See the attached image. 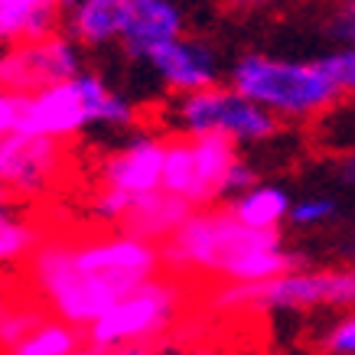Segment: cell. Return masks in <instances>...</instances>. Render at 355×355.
Listing matches in <instances>:
<instances>
[{"mask_svg":"<svg viewBox=\"0 0 355 355\" xmlns=\"http://www.w3.org/2000/svg\"><path fill=\"white\" fill-rule=\"evenodd\" d=\"M0 196H7V193H3V189H0Z\"/></svg>","mask_w":355,"mask_h":355,"instance_id":"obj_37","label":"cell"},{"mask_svg":"<svg viewBox=\"0 0 355 355\" xmlns=\"http://www.w3.org/2000/svg\"><path fill=\"white\" fill-rule=\"evenodd\" d=\"M180 355H196V352H180Z\"/></svg>","mask_w":355,"mask_h":355,"instance_id":"obj_36","label":"cell"},{"mask_svg":"<svg viewBox=\"0 0 355 355\" xmlns=\"http://www.w3.org/2000/svg\"><path fill=\"white\" fill-rule=\"evenodd\" d=\"M76 3H78V0H59V7H62V10H72Z\"/></svg>","mask_w":355,"mask_h":355,"instance_id":"obj_35","label":"cell"},{"mask_svg":"<svg viewBox=\"0 0 355 355\" xmlns=\"http://www.w3.org/2000/svg\"><path fill=\"white\" fill-rule=\"evenodd\" d=\"M163 274L218 277L232 284H258L306 268V254L284 248L280 228L241 225L228 209H196L183 228L160 245Z\"/></svg>","mask_w":355,"mask_h":355,"instance_id":"obj_1","label":"cell"},{"mask_svg":"<svg viewBox=\"0 0 355 355\" xmlns=\"http://www.w3.org/2000/svg\"><path fill=\"white\" fill-rule=\"evenodd\" d=\"M46 316L33 306H23V303H7L0 297V349L10 352L13 345L26 339V336L43 323Z\"/></svg>","mask_w":355,"mask_h":355,"instance_id":"obj_23","label":"cell"},{"mask_svg":"<svg viewBox=\"0 0 355 355\" xmlns=\"http://www.w3.org/2000/svg\"><path fill=\"white\" fill-rule=\"evenodd\" d=\"M147 65L160 76V82L180 95H189V92H202V88L218 85V62L212 49L205 43H196V40H173V43H163L160 49H153L147 55Z\"/></svg>","mask_w":355,"mask_h":355,"instance_id":"obj_13","label":"cell"},{"mask_svg":"<svg viewBox=\"0 0 355 355\" xmlns=\"http://www.w3.org/2000/svg\"><path fill=\"white\" fill-rule=\"evenodd\" d=\"M23 105H26V95L0 88V137H7V134H13V130L20 128Z\"/></svg>","mask_w":355,"mask_h":355,"instance_id":"obj_28","label":"cell"},{"mask_svg":"<svg viewBox=\"0 0 355 355\" xmlns=\"http://www.w3.org/2000/svg\"><path fill=\"white\" fill-rule=\"evenodd\" d=\"M291 196L284 193L280 186H251L248 193L232 196L228 199V212L248 228H261V232H270V228H280L284 218L291 216Z\"/></svg>","mask_w":355,"mask_h":355,"instance_id":"obj_18","label":"cell"},{"mask_svg":"<svg viewBox=\"0 0 355 355\" xmlns=\"http://www.w3.org/2000/svg\"><path fill=\"white\" fill-rule=\"evenodd\" d=\"M176 128L186 137L199 134H225L235 144H261L280 130V118L261 108L245 95H238L232 85H212L202 92L176 98L173 108Z\"/></svg>","mask_w":355,"mask_h":355,"instance_id":"obj_6","label":"cell"},{"mask_svg":"<svg viewBox=\"0 0 355 355\" xmlns=\"http://www.w3.org/2000/svg\"><path fill=\"white\" fill-rule=\"evenodd\" d=\"M235 140L225 134H199L193 137V163H196V209H209L225 199V180L228 170L235 166Z\"/></svg>","mask_w":355,"mask_h":355,"instance_id":"obj_15","label":"cell"},{"mask_svg":"<svg viewBox=\"0 0 355 355\" xmlns=\"http://www.w3.org/2000/svg\"><path fill=\"white\" fill-rule=\"evenodd\" d=\"M82 345H85V333L78 326L53 316V320H43L7 355H76Z\"/></svg>","mask_w":355,"mask_h":355,"instance_id":"obj_20","label":"cell"},{"mask_svg":"<svg viewBox=\"0 0 355 355\" xmlns=\"http://www.w3.org/2000/svg\"><path fill=\"white\" fill-rule=\"evenodd\" d=\"M130 202H134V196L121 193V189H111V186H101V189L92 196V212L118 228V222L124 218V212L130 209Z\"/></svg>","mask_w":355,"mask_h":355,"instance_id":"obj_27","label":"cell"},{"mask_svg":"<svg viewBox=\"0 0 355 355\" xmlns=\"http://www.w3.org/2000/svg\"><path fill=\"white\" fill-rule=\"evenodd\" d=\"M76 355H101V352H95V349H92V345H82V349H78Z\"/></svg>","mask_w":355,"mask_h":355,"instance_id":"obj_34","label":"cell"},{"mask_svg":"<svg viewBox=\"0 0 355 355\" xmlns=\"http://www.w3.org/2000/svg\"><path fill=\"white\" fill-rule=\"evenodd\" d=\"M329 33L339 43L355 46V0H339L333 20H329Z\"/></svg>","mask_w":355,"mask_h":355,"instance_id":"obj_29","label":"cell"},{"mask_svg":"<svg viewBox=\"0 0 355 355\" xmlns=\"http://www.w3.org/2000/svg\"><path fill=\"white\" fill-rule=\"evenodd\" d=\"M345 254H349V258L355 254V225L345 232Z\"/></svg>","mask_w":355,"mask_h":355,"instance_id":"obj_33","label":"cell"},{"mask_svg":"<svg viewBox=\"0 0 355 355\" xmlns=\"http://www.w3.org/2000/svg\"><path fill=\"white\" fill-rule=\"evenodd\" d=\"M78 72H82V49L69 33L55 30L43 40L0 49V88L17 95H33L46 85L69 82Z\"/></svg>","mask_w":355,"mask_h":355,"instance_id":"obj_8","label":"cell"},{"mask_svg":"<svg viewBox=\"0 0 355 355\" xmlns=\"http://www.w3.org/2000/svg\"><path fill=\"white\" fill-rule=\"evenodd\" d=\"M228 78L238 95L291 121L323 114L343 98V92L329 82L320 62L274 59L264 53H245L232 65Z\"/></svg>","mask_w":355,"mask_h":355,"instance_id":"obj_2","label":"cell"},{"mask_svg":"<svg viewBox=\"0 0 355 355\" xmlns=\"http://www.w3.org/2000/svg\"><path fill=\"white\" fill-rule=\"evenodd\" d=\"M336 216V202L329 196H310V199H300V202L291 205V225L297 228H313V225H323Z\"/></svg>","mask_w":355,"mask_h":355,"instance_id":"obj_25","label":"cell"},{"mask_svg":"<svg viewBox=\"0 0 355 355\" xmlns=\"http://www.w3.org/2000/svg\"><path fill=\"white\" fill-rule=\"evenodd\" d=\"M251 186H258V173H254V166H248V163L241 160V157H238L235 166L228 170V180H225V199L248 193Z\"/></svg>","mask_w":355,"mask_h":355,"instance_id":"obj_30","label":"cell"},{"mask_svg":"<svg viewBox=\"0 0 355 355\" xmlns=\"http://www.w3.org/2000/svg\"><path fill=\"white\" fill-rule=\"evenodd\" d=\"M196 209L186 199L166 193V189H157V193L137 196L130 202V209L118 222V232L144 238V241H153V245H163V241H170L183 228V222Z\"/></svg>","mask_w":355,"mask_h":355,"instance_id":"obj_14","label":"cell"},{"mask_svg":"<svg viewBox=\"0 0 355 355\" xmlns=\"http://www.w3.org/2000/svg\"><path fill=\"white\" fill-rule=\"evenodd\" d=\"M72 261L78 264V270L114 287L121 297H128L137 287H144L147 280L163 274L160 245L124 235V232L72 241Z\"/></svg>","mask_w":355,"mask_h":355,"instance_id":"obj_7","label":"cell"},{"mask_svg":"<svg viewBox=\"0 0 355 355\" xmlns=\"http://www.w3.org/2000/svg\"><path fill=\"white\" fill-rule=\"evenodd\" d=\"M339 180H343V183H352V186H355V153H349V157L339 163Z\"/></svg>","mask_w":355,"mask_h":355,"instance_id":"obj_32","label":"cell"},{"mask_svg":"<svg viewBox=\"0 0 355 355\" xmlns=\"http://www.w3.org/2000/svg\"><path fill=\"white\" fill-rule=\"evenodd\" d=\"M183 277L160 274L147 280L134 293L121 297L105 316L85 329V345L95 352H108L124 343H157L176 326L183 313Z\"/></svg>","mask_w":355,"mask_h":355,"instance_id":"obj_5","label":"cell"},{"mask_svg":"<svg viewBox=\"0 0 355 355\" xmlns=\"http://www.w3.org/2000/svg\"><path fill=\"white\" fill-rule=\"evenodd\" d=\"M59 0H0V46H20L53 36Z\"/></svg>","mask_w":355,"mask_h":355,"instance_id":"obj_16","label":"cell"},{"mask_svg":"<svg viewBox=\"0 0 355 355\" xmlns=\"http://www.w3.org/2000/svg\"><path fill=\"white\" fill-rule=\"evenodd\" d=\"M316 62H320V69L329 76V82H333L343 95L345 92L355 95V46H349L343 53H329V55H323V59H316Z\"/></svg>","mask_w":355,"mask_h":355,"instance_id":"obj_26","label":"cell"},{"mask_svg":"<svg viewBox=\"0 0 355 355\" xmlns=\"http://www.w3.org/2000/svg\"><path fill=\"white\" fill-rule=\"evenodd\" d=\"M180 36H183V13L173 0H128L118 43L130 59L147 62L153 49Z\"/></svg>","mask_w":355,"mask_h":355,"instance_id":"obj_12","label":"cell"},{"mask_svg":"<svg viewBox=\"0 0 355 355\" xmlns=\"http://www.w3.org/2000/svg\"><path fill=\"white\" fill-rule=\"evenodd\" d=\"M212 310H310V306H349L355 310V268H303L258 284H218Z\"/></svg>","mask_w":355,"mask_h":355,"instance_id":"obj_3","label":"cell"},{"mask_svg":"<svg viewBox=\"0 0 355 355\" xmlns=\"http://www.w3.org/2000/svg\"><path fill=\"white\" fill-rule=\"evenodd\" d=\"M160 189L180 196V199H186V202L193 205V193H196L193 137H186V134L166 137V160H163V183H160Z\"/></svg>","mask_w":355,"mask_h":355,"instance_id":"obj_21","label":"cell"},{"mask_svg":"<svg viewBox=\"0 0 355 355\" xmlns=\"http://www.w3.org/2000/svg\"><path fill=\"white\" fill-rule=\"evenodd\" d=\"M163 160H166V137L137 134V137H130L121 150H114L108 160L101 163L98 180H101V186L121 189V193L137 199V196L160 189Z\"/></svg>","mask_w":355,"mask_h":355,"instance_id":"obj_11","label":"cell"},{"mask_svg":"<svg viewBox=\"0 0 355 355\" xmlns=\"http://www.w3.org/2000/svg\"><path fill=\"white\" fill-rule=\"evenodd\" d=\"M88 111L82 105V95L76 88V78L69 82H55V85H46L40 92L26 95V105H23V118L20 128L23 134H33V137H49V140H76L82 130L88 128Z\"/></svg>","mask_w":355,"mask_h":355,"instance_id":"obj_10","label":"cell"},{"mask_svg":"<svg viewBox=\"0 0 355 355\" xmlns=\"http://www.w3.org/2000/svg\"><path fill=\"white\" fill-rule=\"evenodd\" d=\"M30 284L55 320H65L78 329H88L121 300V293L105 280L78 270L69 238H43L36 245L30 254Z\"/></svg>","mask_w":355,"mask_h":355,"instance_id":"obj_4","label":"cell"},{"mask_svg":"<svg viewBox=\"0 0 355 355\" xmlns=\"http://www.w3.org/2000/svg\"><path fill=\"white\" fill-rule=\"evenodd\" d=\"M76 88L82 95V105L88 111L92 124H108V128H128L134 124V105L124 95H118L114 88L98 76V72H78L76 76Z\"/></svg>","mask_w":355,"mask_h":355,"instance_id":"obj_19","label":"cell"},{"mask_svg":"<svg viewBox=\"0 0 355 355\" xmlns=\"http://www.w3.org/2000/svg\"><path fill=\"white\" fill-rule=\"evenodd\" d=\"M124 7L128 0H78L69 10V36L78 46H108L121 36V23H124Z\"/></svg>","mask_w":355,"mask_h":355,"instance_id":"obj_17","label":"cell"},{"mask_svg":"<svg viewBox=\"0 0 355 355\" xmlns=\"http://www.w3.org/2000/svg\"><path fill=\"white\" fill-rule=\"evenodd\" d=\"M320 352L323 355H355V310L339 316L320 333Z\"/></svg>","mask_w":355,"mask_h":355,"instance_id":"obj_24","label":"cell"},{"mask_svg":"<svg viewBox=\"0 0 355 355\" xmlns=\"http://www.w3.org/2000/svg\"><path fill=\"white\" fill-rule=\"evenodd\" d=\"M65 170V144L13 130L0 137V189L17 199H33L53 189Z\"/></svg>","mask_w":355,"mask_h":355,"instance_id":"obj_9","label":"cell"},{"mask_svg":"<svg viewBox=\"0 0 355 355\" xmlns=\"http://www.w3.org/2000/svg\"><path fill=\"white\" fill-rule=\"evenodd\" d=\"M160 352V343H124L108 349L105 355H157Z\"/></svg>","mask_w":355,"mask_h":355,"instance_id":"obj_31","label":"cell"},{"mask_svg":"<svg viewBox=\"0 0 355 355\" xmlns=\"http://www.w3.org/2000/svg\"><path fill=\"white\" fill-rule=\"evenodd\" d=\"M43 241L40 228L30 218H20L17 212H7L0 218V268L3 264H17V261H30L36 245Z\"/></svg>","mask_w":355,"mask_h":355,"instance_id":"obj_22","label":"cell"}]
</instances>
